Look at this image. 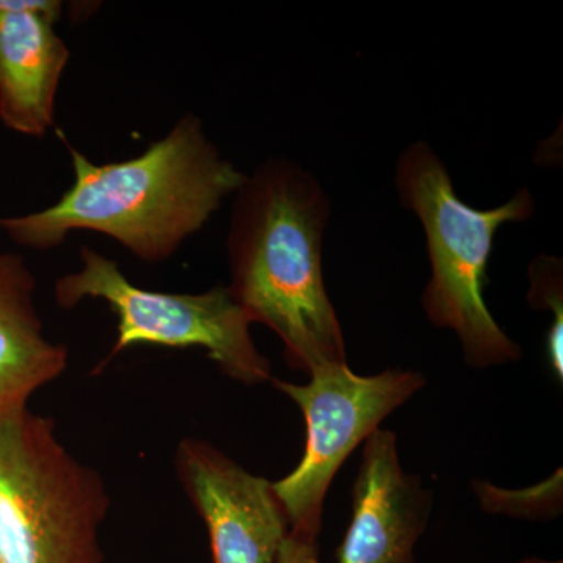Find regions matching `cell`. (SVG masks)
Wrapping results in <instances>:
<instances>
[{
    "label": "cell",
    "instance_id": "obj_1",
    "mask_svg": "<svg viewBox=\"0 0 563 563\" xmlns=\"http://www.w3.org/2000/svg\"><path fill=\"white\" fill-rule=\"evenodd\" d=\"M58 135L73 158L69 190L47 209L0 218V229L31 250H54L70 232L90 231L117 240L140 261L165 262L246 179L191 113L143 154L106 165Z\"/></svg>",
    "mask_w": 563,
    "mask_h": 563
},
{
    "label": "cell",
    "instance_id": "obj_2",
    "mask_svg": "<svg viewBox=\"0 0 563 563\" xmlns=\"http://www.w3.org/2000/svg\"><path fill=\"white\" fill-rule=\"evenodd\" d=\"M332 207L312 173L287 158L262 163L235 192L228 233L233 301L272 329L285 362L312 374L346 363L342 325L322 274Z\"/></svg>",
    "mask_w": 563,
    "mask_h": 563
},
{
    "label": "cell",
    "instance_id": "obj_3",
    "mask_svg": "<svg viewBox=\"0 0 563 563\" xmlns=\"http://www.w3.org/2000/svg\"><path fill=\"white\" fill-rule=\"evenodd\" d=\"M395 187L404 209L413 211L424 229L431 280L421 303L429 321L451 329L465 361L476 368L520 361V344L492 317L484 288L496 232L509 222L531 220L532 192L525 187L496 209H473L459 198L446 165L426 141L399 155Z\"/></svg>",
    "mask_w": 563,
    "mask_h": 563
},
{
    "label": "cell",
    "instance_id": "obj_4",
    "mask_svg": "<svg viewBox=\"0 0 563 563\" xmlns=\"http://www.w3.org/2000/svg\"><path fill=\"white\" fill-rule=\"evenodd\" d=\"M102 474L63 444L54 418L0 417V563H103Z\"/></svg>",
    "mask_w": 563,
    "mask_h": 563
},
{
    "label": "cell",
    "instance_id": "obj_5",
    "mask_svg": "<svg viewBox=\"0 0 563 563\" xmlns=\"http://www.w3.org/2000/svg\"><path fill=\"white\" fill-rule=\"evenodd\" d=\"M81 268L55 284V302L63 310L85 299H101L117 314L118 339L98 366L106 368L133 346L201 347L225 376L244 385L272 383V363L255 346L250 318L233 301L228 287L209 291L162 292L136 287L120 265L91 247L80 251Z\"/></svg>",
    "mask_w": 563,
    "mask_h": 563
},
{
    "label": "cell",
    "instance_id": "obj_6",
    "mask_svg": "<svg viewBox=\"0 0 563 563\" xmlns=\"http://www.w3.org/2000/svg\"><path fill=\"white\" fill-rule=\"evenodd\" d=\"M272 383L298 404L307 428L301 462L273 483L274 492L290 529L318 537L322 504L340 466L388 415L424 387L426 379L421 373L399 368L358 376L347 363H339L310 374L306 385L274 377Z\"/></svg>",
    "mask_w": 563,
    "mask_h": 563
},
{
    "label": "cell",
    "instance_id": "obj_7",
    "mask_svg": "<svg viewBox=\"0 0 563 563\" xmlns=\"http://www.w3.org/2000/svg\"><path fill=\"white\" fill-rule=\"evenodd\" d=\"M174 463L209 532L213 563H277L290 521L273 483L195 437L180 440Z\"/></svg>",
    "mask_w": 563,
    "mask_h": 563
},
{
    "label": "cell",
    "instance_id": "obj_8",
    "mask_svg": "<svg viewBox=\"0 0 563 563\" xmlns=\"http://www.w3.org/2000/svg\"><path fill=\"white\" fill-rule=\"evenodd\" d=\"M352 496L351 526L336 563H415L433 495L420 477L404 472L395 433L377 429L365 440Z\"/></svg>",
    "mask_w": 563,
    "mask_h": 563
},
{
    "label": "cell",
    "instance_id": "obj_9",
    "mask_svg": "<svg viewBox=\"0 0 563 563\" xmlns=\"http://www.w3.org/2000/svg\"><path fill=\"white\" fill-rule=\"evenodd\" d=\"M58 0H0V121L21 135L54 128L55 98L69 49L55 32Z\"/></svg>",
    "mask_w": 563,
    "mask_h": 563
},
{
    "label": "cell",
    "instance_id": "obj_10",
    "mask_svg": "<svg viewBox=\"0 0 563 563\" xmlns=\"http://www.w3.org/2000/svg\"><path fill=\"white\" fill-rule=\"evenodd\" d=\"M35 288L24 258L0 252V417L27 409L36 391L68 369V346L44 335Z\"/></svg>",
    "mask_w": 563,
    "mask_h": 563
},
{
    "label": "cell",
    "instance_id": "obj_11",
    "mask_svg": "<svg viewBox=\"0 0 563 563\" xmlns=\"http://www.w3.org/2000/svg\"><path fill=\"white\" fill-rule=\"evenodd\" d=\"M474 492L485 512L506 514L526 520H551L562 512V470L542 484L525 490H506L485 483H474Z\"/></svg>",
    "mask_w": 563,
    "mask_h": 563
},
{
    "label": "cell",
    "instance_id": "obj_12",
    "mask_svg": "<svg viewBox=\"0 0 563 563\" xmlns=\"http://www.w3.org/2000/svg\"><path fill=\"white\" fill-rule=\"evenodd\" d=\"M528 301L532 309L553 312L548 333V357L559 380L563 379V262L554 255H539L529 266Z\"/></svg>",
    "mask_w": 563,
    "mask_h": 563
},
{
    "label": "cell",
    "instance_id": "obj_13",
    "mask_svg": "<svg viewBox=\"0 0 563 563\" xmlns=\"http://www.w3.org/2000/svg\"><path fill=\"white\" fill-rule=\"evenodd\" d=\"M318 537L302 531L288 532L282 544L277 563H320Z\"/></svg>",
    "mask_w": 563,
    "mask_h": 563
}]
</instances>
